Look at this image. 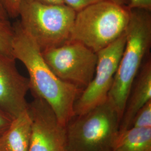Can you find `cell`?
I'll return each mask as SVG.
<instances>
[{"mask_svg": "<svg viewBox=\"0 0 151 151\" xmlns=\"http://www.w3.org/2000/svg\"><path fill=\"white\" fill-rule=\"evenodd\" d=\"M13 27V56L27 70L30 90L34 96L48 103L60 123L65 126L75 116V104L82 90L62 81L54 74L44 59L40 49L19 22Z\"/></svg>", "mask_w": 151, "mask_h": 151, "instance_id": "obj_1", "label": "cell"}, {"mask_svg": "<svg viewBox=\"0 0 151 151\" xmlns=\"http://www.w3.org/2000/svg\"><path fill=\"white\" fill-rule=\"evenodd\" d=\"M125 34L97 53L95 75L81 92L74 106L75 115L89 111L108 99L125 45Z\"/></svg>", "mask_w": 151, "mask_h": 151, "instance_id": "obj_7", "label": "cell"}, {"mask_svg": "<svg viewBox=\"0 0 151 151\" xmlns=\"http://www.w3.org/2000/svg\"><path fill=\"white\" fill-rule=\"evenodd\" d=\"M131 127L151 128V101L136 114Z\"/></svg>", "mask_w": 151, "mask_h": 151, "instance_id": "obj_14", "label": "cell"}, {"mask_svg": "<svg viewBox=\"0 0 151 151\" xmlns=\"http://www.w3.org/2000/svg\"><path fill=\"white\" fill-rule=\"evenodd\" d=\"M50 69L62 81L83 90L95 73L97 55L91 49L77 41L42 52Z\"/></svg>", "mask_w": 151, "mask_h": 151, "instance_id": "obj_6", "label": "cell"}, {"mask_svg": "<svg viewBox=\"0 0 151 151\" xmlns=\"http://www.w3.org/2000/svg\"><path fill=\"white\" fill-rule=\"evenodd\" d=\"M9 17L7 16L0 0V19H4V20H9Z\"/></svg>", "mask_w": 151, "mask_h": 151, "instance_id": "obj_20", "label": "cell"}, {"mask_svg": "<svg viewBox=\"0 0 151 151\" xmlns=\"http://www.w3.org/2000/svg\"><path fill=\"white\" fill-rule=\"evenodd\" d=\"M65 5L70 7L75 11H77L82 9L102 0H63Z\"/></svg>", "mask_w": 151, "mask_h": 151, "instance_id": "obj_16", "label": "cell"}, {"mask_svg": "<svg viewBox=\"0 0 151 151\" xmlns=\"http://www.w3.org/2000/svg\"><path fill=\"white\" fill-rule=\"evenodd\" d=\"M109 1L119 5L127 6V7H128L129 2V0H109Z\"/></svg>", "mask_w": 151, "mask_h": 151, "instance_id": "obj_21", "label": "cell"}, {"mask_svg": "<svg viewBox=\"0 0 151 151\" xmlns=\"http://www.w3.org/2000/svg\"><path fill=\"white\" fill-rule=\"evenodd\" d=\"M14 35V27L9 20L0 19V52L14 58L12 53Z\"/></svg>", "mask_w": 151, "mask_h": 151, "instance_id": "obj_13", "label": "cell"}, {"mask_svg": "<svg viewBox=\"0 0 151 151\" xmlns=\"http://www.w3.org/2000/svg\"><path fill=\"white\" fill-rule=\"evenodd\" d=\"M76 13L65 4L50 5L22 0L19 22L42 52L70 40Z\"/></svg>", "mask_w": 151, "mask_h": 151, "instance_id": "obj_5", "label": "cell"}, {"mask_svg": "<svg viewBox=\"0 0 151 151\" xmlns=\"http://www.w3.org/2000/svg\"><path fill=\"white\" fill-rule=\"evenodd\" d=\"M22 0H1L6 12L11 18L19 17Z\"/></svg>", "mask_w": 151, "mask_h": 151, "instance_id": "obj_15", "label": "cell"}, {"mask_svg": "<svg viewBox=\"0 0 151 151\" xmlns=\"http://www.w3.org/2000/svg\"><path fill=\"white\" fill-rule=\"evenodd\" d=\"M130 11L125 47L108 96L121 119L133 82L151 45V11L140 9Z\"/></svg>", "mask_w": 151, "mask_h": 151, "instance_id": "obj_2", "label": "cell"}, {"mask_svg": "<svg viewBox=\"0 0 151 151\" xmlns=\"http://www.w3.org/2000/svg\"><path fill=\"white\" fill-rule=\"evenodd\" d=\"M150 101L151 61L150 58L143 63L133 82L120 120L119 133L131 127L136 114Z\"/></svg>", "mask_w": 151, "mask_h": 151, "instance_id": "obj_10", "label": "cell"}, {"mask_svg": "<svg viewBox=\"0 0 151 151\" xmlns=\"http://www.w3.org/2000/svg\"><path fill=\"white\" fill-rule=\"evenodd\" d=\"M0 151H4L3 150H2L1 148H0Z\"/></svg>", "mask_w": 151, "mask_h": 151, "instance_id": "obj_22", "label": "cell"}, {"mask_svg": "<svg viewBox=\"0 0 151 151\" xmlns=\"http://www.w3.org/2000/svg\"><path fill=\"white\" fill-rule=\"evenodd\" d=\"M16 60L0 52V110L13 119L27 111L28 78L17 70Z\"/></svg>", "mask_w": 151, "mask_h": 151, "instance_id": "obj_9", "label": "cell"}, {"mask_svg": "<svg viewBox=\"0 0 151 151\" xmlns=\"http://www.w3.org/2000/svg\"><path fill=\"white\" fill-rule=\"evenodd\" d=\"M128 7L130 9H140L151 11V0H129Z\"/></svg>", "mask_w": 151, "mask_h": 151, "instance_id": "obj_18", "label": "cell"}, {"mask_svg": "<svg viewBox=\"0 0 151 151\" xmlns=\"http://www.w3.org/2000/svg\"><path fill=\"white\" fill-rule=\"evenodd\" d=\"M12 120L11 116L0 110V137L9 128Z\"/></svg>", "mask_w": 151, "mask_h": 151, "instance_id": "obj_17", "label": "cell"}, {"mask_svg": "<svg viewBox=\"0 0 151 151\" xmlns=\"http://www.w3.org/2000/svg\"><path fill=\"white\" fill-rule=\"evenodd\" d=\"M129 7L102 0L76 11L70 40L94 52L105 48L124 34L129 22Z\"/></svg>", "mask_w": 151, "mask_h": 151, "instance_id": "obj_3", "label": "cell"}, {"mask_svg": "<svg viewBox=\"0 0 151 151\" xmlns=\"http://www.w3.org/2000/svg\"><path fill=\"white\" fill-rule=\"evenodd\" d=\"M121 118L107 99L65 125L67 151H114Z\"/></svg>", "mask_w": 151, "mask_h": 151, "instance_id": "obj_4", "label": "cell"}, {"mask_svg": "<svg viewBox=\"0 0 151 151\" xmlns=\"http://www.w3.org/2000/svg\"><path fill=\"white\" fill-rule=\"evenodd\" d=\"M114 151H151V128L130 127L119 133Z\"/></svg>", "mask_w": 151, "mask_h": 151, "instance_id": "obj_12", "label": "cell"}, {"mask_svg": "<svg viewBox=\"0 0 151 151\" xmlns=\"http://www.w3.org/2000/svg\"><path fill=\"white\" fill-rule=\"evenodd\" d=\"M31 129L32 120L27 109L13 119L0 137V148L4 151H29Z\"/></svg>", "mask_w": 151, "mask_h": 151, "instance_id": "obj_11", "label": "cell"}, {"mask_svg": "<svg viewBox=\"0 0 151 151\" xmlns=\"http://www.w3.org/2000/svg\"><path fill=\"white\" fill-rule=\"evenodd\" d=\"M30 1L37 2L39 3L50 4V5H62L65 4L63 0H28Z\"/></svg>", "mask_w": 151, "mask_h": 151, "instance_id": "obj_19", "label": "cell"}, {"mask_svg": "<svg viewBox=\"0 0 151 151\" xmlns=\"http://www.w3.org/2000/svg\"><path fill=\"white\" fill-rule=\"evenodd\" d=\"M27 110L32 120L29 151H67L65 126L48 104L34 96Z\"/></svg>", "mask_w": 151, "mask_h": 151, "instance_id": "obj_8", "label": "cell"}]
</instances>
